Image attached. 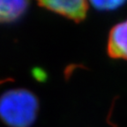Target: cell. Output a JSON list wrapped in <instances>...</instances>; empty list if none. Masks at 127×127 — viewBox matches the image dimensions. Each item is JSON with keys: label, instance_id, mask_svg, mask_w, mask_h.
<instances>
[{"label": "cell", "instance_id": "cell-3", "mask_svg": "<svg viewBox=\"0 0 127 127\" xmlns=\"http://www.w3.org/2000/svg\"><path fill=\"white\" fill-rule=\"evenodd\" d=\"M107 52L111 58L127 60V20L111 28L108 38Z\"/></svg>", "mask_w": 127, "mask_h": 127}, {"label": "cell", "instance_id": "cell-4", "mask_svg": "<svg viewBox=\"0 0 127 127\" xmlns=\"http://www.w3.org/2000/svg\"><path fill=\"white\" fill-rule=\"evenodd\" d=\"M29 2L25 0H0V23L18 20L27 12Z\"/></svg>", "mask_w": 127, "mask_h": 127}, {"label": "cell", "instance_id": "cell-5", "mask_svg": "<svg viewBox=\"0 0 127 127\" xmlns=\"http://www.w3.org/2000/svg\"><path fill=\"white\" fill-rule=\"evenodd\" d=\"M125 4V1L119 0H107V1H91L90 4L99 11H113L121 7Z\"/></svg>", "mask_w": 127, "mask_h": 127}, {"label": "cell", "instance_id": "cell-6", "mask_svg": "<svg viewBox=\"0 0 127 127\" xmlns=\"http://www.w3.org/2000/svg\"><path fill=\"white\" fill-rule=\"evenodd\" d=\"M12 79H0V85L1 84H3V83H5V82H8V81H12Z\"/></svg>", "mask_w": 127, "mask_h": 127}, {"label": "cell", "instance_id": "cell-2", "mask_svg": "<svg viewBox=\"0 0 127 127\" xmlns=\"http://www.w3.org/2000/svg\"><path fill=\"white\" fill-rule=\"evenodd\" d=\"M38 5L76 23H79L87 17L89 3L84 0H48L40 1Z\"/></svg>", "mask_w": 127, "mask_h": 127}, {"label": "cell", "instance_id": "cell-1", "mask_svg": "<svg viewBox=\"0 0 127 127\" xmlns=\"http://www.w3.org/2000/svg\"><path fill=\"white\" fill-rule=\"evenodd\" d=\"M39 106L38 98L29 90H8L0 96V119L10 127H29L37 118Z\"/></svg>", "mask_w": 127, "mask_h": 127}]
</instances>
